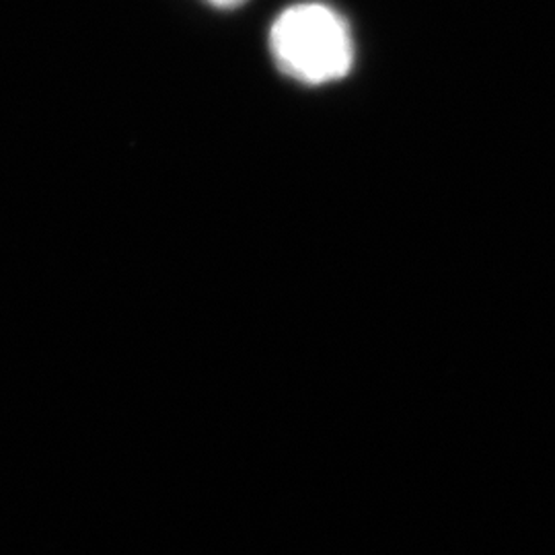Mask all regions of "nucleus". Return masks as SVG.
<instances>
[{
    "mask_svg": "<svg viewBox=\"0 0 555 555\" xmlns=\"http://www.w3.org/2000/svg\"><path fill=\"white\" fill-rule=\"evenodd\" d=\"M212 4H217V7H237L241 2H245V0H210Z\"/></svg>",
    "mask_w": 555,
    "mask_h": 555,
    "instance_id": "nucleus-2",
    "label": "nucleus"
},
{
    "mask_svg": "<svg viewBox=\"0 0 555 555\" xmlns=\"http://www.w3.org/2000/svg\"><path fill=\"white\" fill-rule=\"evenodd\" d=\"M270 48L278 66L288 77L307 85L341 79L354 62L348 23L321 2H302L286 9L272 25Z\"/></svg>",
    "mask_w": 555,
    "mask_h": 555,
    "instance_id": "nucleus-1",
    "label": "nucleus"
}]
</instances>
